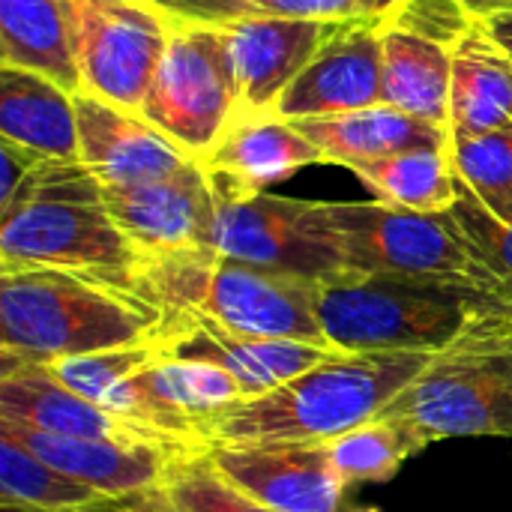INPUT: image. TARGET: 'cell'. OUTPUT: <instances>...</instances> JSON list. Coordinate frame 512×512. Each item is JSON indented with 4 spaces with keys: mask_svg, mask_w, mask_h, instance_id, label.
I'll use <instances>...</instances> for the list:
<instances>
[{
    "mask_svg": "<svg viewBox=\"0 0 512 512\" xmlns=\"http://www.w3.org/2000/svg\"><path fill=\"white\" fill-rule=\"evenodd\" d=\"M63 270L138 297L144 249L78 159H42L0 204V273Z\"/></svg>",
    "mask_w": 512,
    "mask_h": 512,
    "instance_id": "6da1fadb",
    "label": "cell"
},
{
    "mask_svg": "<svg viewBox=\"0 0 512 512\" xmlns=\"http://www.w3.org/2000/svg\"><path fill=\"white\" fill-rule=\"evenodd\" d=\"M432 357V351H339L291 381L219 411L207 426V441L210 447L327 444L384 414Z\"/></svg>",
    "mask_w": 512,
    "mask_h": 512,
    "instance_id": "7a4b0ae2",
    "label": "cell"
},
{
    "mask_svg": "<svg viewBox=\"0 0 512 512\" xmlns=\"http://www.w3.org/2000/svg\"><path fill=\"white\" fill-rule=\"evenodd\" d=\"M510 309V297L462 276L339 270L318 282V321L324 339L348 354H438L477 324Z\"/></svg>",
    "mask_w": 512,
    "mask_h": 512,
    "instance_id": "3957f363",
    "label": "cell"
},
{
    "mask_svg": "<svg viewBox=\"0 0 512 512\" xmlns=\"http://www.w3.org/2000/svg\"><path fill=\"white\" fill-rule=\"evenodd\" d=\"M138 297L162 315H198L249 336L330 345L318 321V279L249 264L216 249L144 255Z\"/></svg>",
    "mask_w": 512,
    "mask_h": 512,
    "instance_id": "277c9868",
    "label": "cell"
},
{
    "mask_svg": "<svg viewBox=\"0 0 512 512\" xmlns=\"http://www.w3.org/2000/svg\"><path fill=\"white\" fill-rule=\"evenodd\" d=\"M162 312L63 270L0 273L3 369L150 342Z\"/></svg>",
    "mask_w": 512,
    "mask_h": 512,
    "instance_id": "5b68a950",
    "label": "cell"
},
{
    "mask_svg": "<svg viewBox=\"0 0 512 512\" xmlns=\"http://www.w3.org/2000/svg\"><path fill=\"white\" fill-rule=\"evenodd\" d=\"M384 417L411 423L426 444L512 438V309L438 351Z\"/></svg>",
    "mask_w": 512,
    "mask_h": 512,
    "instance_id": "8992f818",
    "label": "cell"
},
{
    "mask_svg": "<svg viewBox=\"0 0 512 512\" xmlns=\"http://www.w3.org/2000/svg\"><path fill=\"white\" fill-rule=\"evenodd\" d=\"M189 156H204L237 114V78L219 21L171 15L168 45L138 111Z\"/></svg>",
    "mask_w": 512,
    "mask_h": 512,
    "instance_id": "52a82bcc",
    "label": "cell"
},
{
    "mask_svg": "<svg viewBox=\"0 0 512 512\" xmlns=\"http://www.w3.org/2000/svg\"><path fill=\"white\" fill-rule=\"evenodd\" d=\"M321 213L345 270L462 276L483 282L504 297L512 294L474 258L450 213H420L390 201H321Z\"/></svg>",
    "mask_w": 512,
    "mask_h": 512,
    "instance_id": "ba28073f",
    "label": "cell"
},
{
    "mask_svg": "<svg viewBox=\"0 0 512 512\" xmlns=\"http://www.w3.org/2000/svg\"><path fill=\"white\" fill-rule=\"evenodd\" d=\"M69 18L81 93L138 114L168 45L171 15L144 0H69Z\"/></svg>",
    "mask_w": 512,
    "mask_h": 512,
    "instance_id": "9c48e42d",
    "label": "cell"
},
{
    "mask_svg": "<svg viewBox=\"0 0 512 512\" xmlns=\"http://www.w3.org/2000/svg\"><path fill=\"white\" fill-rule=\"evenodd\" d=\"M216 192V252L318 282L345 270V255L324 222L321 201L273 192Z\"/></svg>",
    "mask_w": 512,
    "mask_h": 512,
    "instance_id": "30bf717a",
    "label": "cell"
},
{
    "mask_svg": "<svg viewBox=\"0 0 512 512\" xmlns=\"http://www.w3.org/2000/svg\"><path fill=\"white\" fill-rule=\"evenodd\" d=\"M105 201L144 255L213 249L219 192L198 159L135 186L105 189Z\"/></svg>",
    "mask_w": 512,
    "mask_h": 512,
    "instance_id": "8fae6325",
    "label": "cell"
},
{
    "mask_svg": "<svg viewBox=\"0 0 512 512\" xmlns=\"http://www.w3.org/2000/svg\"><path fill=\"white\" fill-rule=\"evenodd\" d=\"M153 345L165 357L201 360L225 369L243 387L246 399L267 393L339 354V348L318 342L237 333L198 315H162V324L153 333Z\"/></svg>",
    "mask_w": 512,
    "mask_h": 512,
    "instance_id": "7c38bea8",
    "label": "cell"
},
{
    "mask_svg": "<svg viewBox=\"0 0 512 512\" xmlns=\"http://www.w3.org/2000/svg\"><path fill=\"white\" fill-rule=\"evenodd\" d=\"M384 102V15L345 21L279 96L282 120L330 117Z\"/></svg>",
    "mask_w": 512,
    "mask_h": 512,
    "instance_id": "4fadbf2b",
    "label": "cell"
},
{
    "mask_svg": "<svg viewBox=\"0 0 512 512\" xmlns=\"http://www.w3.org/2000/svg\"><path fill=\"white\" fill-rule=\"evenodd\" d=\"M237 78V111H273L291 81L312 63L324 42L345 21H315L288 15H243L219 21Z\"/></svg>",
    "mask_w": 512,
    "mask_h": 512,
    "instance_id": "5bb4252c",
    "label": "cell"
},
{
    "mask_svg": "<svg viewBox=\"0 0 512 512\" xmlns=\"http://www.w3.org/2000/svg\"><path fill=\"white\" fill-rule=\"evenodd\" d=\"M216 468L276 512H339L348 483L333 468L324 444L210 447Z\"/></svg>",
    "mask_w": 512,
    "mask_h": 512,
    "instance_id": "9a60e30c",
    "label": "cell"
},
{
    "mask_svg": "<svg viewBox=\"0 0 512 512\" xmlns=\"http://www.w3.org/2000/svg\"><path fill=\"white\" fill-rule=\"evenodd\" d=\"M75 114L78 162L105 189L135 186L195 159L141 114L93 93H75Z\"/></svg>",
    "mask_w": 512,
    "mask_h": 512,
    "instance_id": "2e32d148",
    "label": "cell"
},
{
    "mask_svg": "<svg viewBox=\"0 0 512 512\" xmlns=\"http://www.w3.org/2000/svg\"><path fill=\"white\" fill-rule=\"evenodd\" d=\"M0 420L66 438H96L120 444H159L177 453L156 435L120 420L93 399L66 387L42 363H18L0 372ZM183 456V453H177ZM192 456V453H189Z\"/></svg>",
    "mask_w": 512,
    "mask_h": 512,
    "instance_id": "e0dca14e",
    "label": "cell"
},
{
    "mask_svg": "<svg viewBox=\"0 0 512 512\" xmlns=\"http://www.w3.org/2000/svg\"><path fill=\"white\" fill-rule=\"evenodd\" d=\"M198 162L207 168L216 189L267 192V186L282 183L309 165H324V153L291 120H282L273 111H237Z\"/></svg>",
    "mask_w": 512,
    "mask_h": 512,
    "instance_id": "ac0fdd59",
    "label": "cell"
},
{
    "mask_svg": "<svg viewBox=\"0 0 512 512\" xmlns=\"http://www.w3.org/2000/svg\"><path fill=\"white\" fill-rule=\"evenodd\" d=\"M0 432L15 438L21 447L45 459L51 468L66 477L108 495L126 498L132 492L159 486L168 465L180 459L177 453L159 444H120V441H96V438H66L36 432L9 420H0Z\"/></svg>",
    "mask_w": 512,
    "mask_h": 512,
    "instance_id": "d6986e66",
    "label": "cell"
},
{
    "mask_svg": "<svg viewBox=\"0 0 512 512\" xmlns=\"http://www.w3.org/2000/svg\"><path fill=\"white\" fill-rule=\"evenodd\" d=\"M0 138L45 159H78L75 93L42 72L0 66Z\"/></svg>",
    "mask_w": 512,
    "mask_h": 512,
    "instance_id": "ffe728a7",
    "label": "cell"
},
{
    "mask_svg": "<svg viewBox=\"0 0 512 512\" xmlns=\"http://www.w3.org/2000/svg\"><path fill=\"white\" fill-rule=\"evenodd\" d=\"M512 123V57L477 18L453 45L450 138Z\"/></svg>",
    "mask_w": 512,
    "mask_h": 512,
    "instance_id": "44dd1931",
    "label": "cell"
},
{
    "mask_svg": "<svg viewBox=\"0 0 512 512\" xmlns=\"http://www.w3.org/2000/svg\"><path fill=\"white\" fill-rule=\"evenodd\" d=\"M321 153L324 162L351 168L354 162L381 159L411 147H441L450 144V132L426 123L393 105H372L360 111L291 120Z\"/></svg>",
    "mask_w": 512,
    "mask_h": 512,
    "instance_id": "7402d4cb",
    "label": "cell"
},
{
    "mask_svg": "<svg viewBox=\"0 0 512 512\" xmlns=\"http://www.w3.org/2000/svg\"><path fill=\"white\" fill-rule=\"evenodd\" d=\"M453 48L384 21V105L450 132Z\"/></svg>",
    "mask_w": 512,
    "mask_h": 512,
    "instance_id": "603a6c76",
    "label": "cell"
},
{
    "mask_svg": "<svg viewBox=\"0 0 512 512\" xmlns=\"http://www.w3.org/2000/svg\"><path fill=\"white\" fill-rule=\"evenodd\" d=\"M0 66L33 69L81 93L69 0H0Z\"/></svg>",
    "mask_w": 512,
    "mask_h": 512,
    "instance_id": "cb8c5ba5",
    "label": "cell"
},
{
    "mask_svg": "<svg viewBox=\"0 0 512 512\" xmlns=\"http://www.w3.org/2000/svg\"><path fill=\"white\" fill-rule=\"evenodd\" d=\"M351 171L381 198L420 213H447L459 201L450 144L411 147L381 159L354 162Z\"/></svg>",
    "mask_w": 512,
    "mask_h": 512,
    "instance_id": "d4e9b609",
    "label": "cell"
},
{
    "mask_svg": "<svg viewBox=\"0 0 512 512\" xmlns=\"http://www.w3.org/2000/svg\"><path fill=\"white\" fill-rule=\"evenodd\" d=\"M114 501L0 432V504L6 512H75Z\"/></svg>",
    "mask_w": 512,
    "mask_h": 512,
    "instance_id": "484cf974",
    "label": "cell"
},
{
    "mask_svg": "<svg viewBox=\"0 0 512 512\" xmlns=\"http://www.w3.org/2000/svg\"><path fill=\"white\" fill-rule=\"evenodd\" d=\"M426 438L405 420L396 417H372L324 444L339 477L354 483H384L399 474V468L426 450Z\"/></svg>",
    "mask_w": 512,
    "mask_h": 512,
    "instance_id": "4316f807",
    "label": "cell"
},
{
    "mask_svg": "<svg viewBox=\"0 0 512 512\" xmlns=\"http://www.w3.org/2000/svg\"><path fill=\"white\" fill-rule=\"evenodd\" d=\"M450 162L459 183L501 222H512V123L450 138Z\"/></svg>",
    "mask_w": 512,
    "mask_h": 512,
    "instance_id": "83f0119b",
    "label": "cell"
},
{
    "mask_svg": "<svg viewBox=\"0 0 512 512\" xmlns=\"http://www.w3.org/2000/svg\"><path fill=\"white\" fill-rule=\"evenodd\" d=\"M162 489L177 512H276L228 480L210 459V450L174 459Z\"/></svg>",
    "mask_w": 512,
    "mask_h": 512,
    "instance_id": "f1b7e54d",
    "label": "cell"
},
{
    "mask_svg": "<svg viewBox=\"0 0 512 512\" xmlns=\"http://www.w3.org/2000/svg\"><path fill=\"white\" fill-rule=\"evenodd\" d=\"M402 0H189L177 15L225 21L243 15H288L315 21H357L390 15Z\"/></svg>",
    "mask_w": 512,
    "mask_h": 512,
    "instance_id": "f546056e",
    "label": "cell"
},
{
    "mask_svg": "<svg viewBox=\"0 0 512 512\" xmlns=\"http://www.w3.org/2000/svg\"><path fill=\"white\" fill-rule=\"evenodd\" d=\"M447 213L474 258L512 294V222H501L498 216H492L462 183L459 201Z\"/></svg>",
    "mask_w": 512,
    "mask_h": 512,
    "instance_id": "4dcf8cb0",
    "label": "cell"
},
{
    "mask_svg": "<svg viewBox=\"0 0 512 512\" xmlns=\"http://www.w3.org/2000/svg\"><path fill=\"white\" fill-rule=\"evenodd\" d=\"M384 21L453 48L477 18L459 0H402Z\"/></svg>",
    "mask_w": 512,
    "mask_h": 512,
    "instance_id": "1f68e13d",
    "label": "cell"
},
{
    "mask_svg": "<svg viewBox=\"0 0 512 512\" xmlns=\"http://www.w3.org/2000/svg\"><path fill=\"white\" fill-rule=\"evenodd\" d=\"M45 156L0 138V204L9 201L15 195V189L21 186V180L42 162Z\"/></svg>",
    "mask_w": 512,
    "mask_h": 512,
    "instance_id": "d6a6232c",
    "label": "cell"
},
{
    "mask_svg": "<svg viewBox=\"0 0 512 512\" xmlns=\"http://www.w3.org/2000/svg\"><path fill=\"white\" fill-rule=\"evenodd\" d=\"M120 501L129 507V512H177L174 504L168 501L162 483L159 486H150V489H141V492H132V495H126Z\"/></svg>",
    "mask_w": 512,
    "mask_h": 512,
    "instance_id": "836d02e7",
    "label": "cell"
},
{
    "mask_svg": "<svg viewBox=\"0 0 512 512\" xmlns=\"http://www.w3.org/2000/svg\"><path fill=\"white\" fill-rule=\"evenodd\" d=\"M483 24L489 27V33L498 39V45L512 57V12H498L492 18H483Z\"/></svg>",
    "mask_w": 512,
    "mask_h": 512,
    "instance_id": "e575fe53",
    "label": "cell"
},
{
    "mask_svg": "<svg viewBox=\"0 0 512 512\" xmlns=\"http://www.w3.org/2000/svg\"><path fill=\"white\" fill-rule=\"evenodd\" d=\"M474 18H492L498 12H512V0H459Z\"/></svg>",
    "mask_w": 512,
    "mask_h": 512,
    "instance_id": "d590c367",
    "label": "cell"
},
{
    "mask_svg": "<svg viewBox=\"0 0 512 512\" xmlns=\"http://www.w3.org/2000/svg\"><path fill=\"white\" fill-rule=\"evenodd\" d=\"M144 3H150V6H156V9H162V12H168V15H177L189 0H144Z\"/></svg>",
    "mask_w": 512,
    "mask_h": 512,
    "instance_id": "8d00e7d4",
    "label": "cell"
},
{
    "mask_svg": "<svg viewBox=\"0 0 512 512\" xmlns=\"http://www.w3.org/2000/svg\"><path fill=\"white\" fill-rule=\"evenodd\" d=\"M75 512H129V507L114 498V501H105V504H96V507H87V510H75Z\"/></svg>",
    "mask_w": 512,
    "mask_h": 512,
    "instance_id": "74e56055",
    "label": "cell"
},
{
    "mask_svg": "<svg viewBox=\"0 0 512 512\" xmlns=\"http://www.w3.org/2000/svg\"><path fill=\"white\" fill-rule=\"evenodd\" d=\"M357 512H381V510H357Z\"/></svg>",
    "mask_w": 512,
    "mask_h": 512,
    "instance_id": "f35d334b",
    "label": "cell"
}]
</instances>
